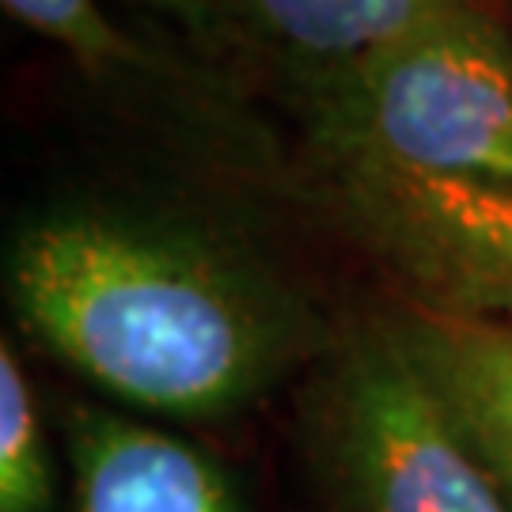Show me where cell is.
I'll return each mask as SVG.
<instances>
[{"label":"cell","mask_w":512,"mask_h":512,"mask_svg":"<svg viewBox=\"0 0 512 512\" xmlns=\"http://www.w3.org/2000/svg\"><path fill=\"white\" fill-rule=\"evenodd\" d=\"M19 323L114 399L220 414L277 376L296 338L285 293L251 258L175 220L57 209L8 251Z\"/></svg>","instance_id":"cell-1"},{"label":"cell","mask_w":512,"mask_h":512,"mask_svg":"<svg viewBox=\"0 0 512 512\" xmlns=\"http://www.w3.org/2000/svg\"><path fill=\"white\" fill-rule=\"evenodd\" d=\"M315 114L334 160L512 194V42L478 0L319 73Z\"/></svg>","instance_id":"cell-2"},{"label":"cell","mask_w":512,"mask_h":512,"mask_svg":"<svg viewBox=\"0 0 512 512\" xmlns=\"http://www.w3.org/2000/svg\"><path fill=\"white\" fill-rule=\"evenodd\" d=\"M330 452L353 512H512L384 323L338 368Z\"/></svg>","instance_id":"cell-3"},{"label":"cell","mask_w":512,"mask_h":512,"mask_svg":"<svg viewBox=\"0 0 512 512\" xmlns=\"http://www.w3.org/2000/svg\"><path fill=\"white\" fill-rule=\"evenodd\" d=\"M334 171L353 232L410 304L512 323V194L376 160H334Z\"/></svg>","instance_id":"cell-4"},{"label":"cell","mask_w":512,"mask_h":512,"mask_svg":"<svg viewBox=\"0 0 512 512\" xmlns=\"http://www.w3.org/2000/svg\"><path fill=\"white\" fill-rule=\"evenodd\" d=\"M69 452L76 512H239L213 459L145 421L73 410Z\"/></svg>","instance_id":"cell-5"},{"label":"cell","mask_w":512,"mask_h":512,"mask_svg":"<svg viewBox=\"0 0 512 512\" xmlns=\"http://www.w3.org/2000/svg\"><path fill=\"white\" fill-rule=\"evenodd\" d=\"M384 327L512 505V323L410 304Z\"/></svg>","instance_id":"cell-6"},{"label":"cell","mask_w":512,"mask_h":512,"mask_svg":"<svg viewBox=\"0 0 512 512\" xmlns=\"http://www.w3.org/2000/svg\"><path fill=\"white\" fill-rule=\"evenodd\" d=\"M463 4L471 0H232V16L300 65L334 73Z\"/></svg>","instance_id":"cell-7"},{"label":"cell","mask_w":512,"mask_h":512,"mask_svg":"<svg viewBox=\"0 0 512 512\" xmlns=\"http://www.w3.org/2000/svg\"><path fill=\"white\" fill-rule=\"evenodd\" d=\"M8 16L57 42L99 84H141L152 57L103 12V0H4Z\"/></svg>","instance_id":"cell-8"},{"label":"cell","mask_w":512,"mask_h":512,"mask_svg":"<svg viewBox=\"0 0 512 512\" xmlns=\"http://www.w3.org/2000/svg\"><path fill=\"white\" fill-rule=\"evenodd\" d=\"M54 475L27 368L0 342V512H50Z\"/></svg>","instance_id":"cell-9"},{"label":"cell","mask_w":512,"mask_h":512,"mask_svg":"<svg viewBox=\"0 0 512 512\" xmlns=\"http://www.w3.org/2000/svg\"><path fill=\"white\" fill-rule=\"evenodd\" d=\"M160 16L175 19L194 38H209L220 31L224 19H232V0H137Z\"/></svg>","instance_id":"cell-10"}]
</instances>
